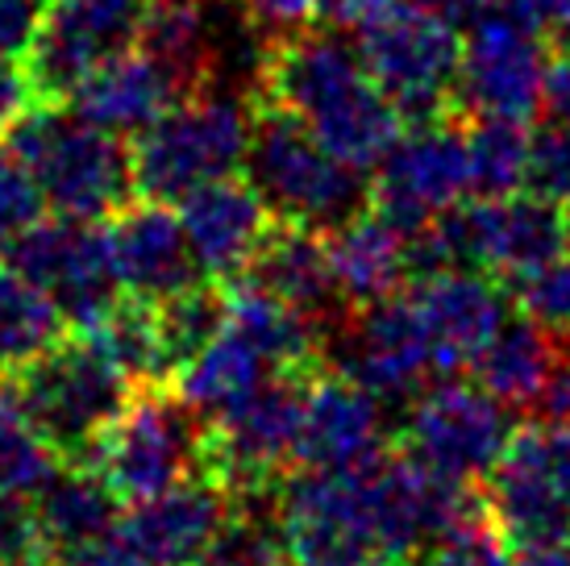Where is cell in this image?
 Returning a JSON list of instances; mask_svg holds the SVG:
<instances>
[{
    "mask_svg": "<svg viewBox=\"0 0 570 566\" xmlns=\"http://www.w3.org/2000/svg\"><path fill=\"white\" fill-rule=\"evenodd\" d=\"M275 513L292 566H375L387 563L375 525L366 467L317 471L301 467L275 484Z\"/></svg>",
    "mask_w": 570,
    "mask_h": 566,
    "instance_id": "obj_7",
    "label": "cell"
},
{
    "mask_svg": "<svg viewBox=\"0 0 570 566\" xmlns=\"http://www.w3.org/2000/svg\"><path fill=\"white\" fill-rule=\"evenodd\" d=\"M184 92V84L142 47H129L112 55L83 79L76 96L67 100V109L88 117L92 126L134 138L146 126H155L163 113L171 109Z\"/></svg>",
    "mask_w": 570,
    "mask_h": 566,
    "instance_id": "obj_22",
    "label": "cell"
},
{
    "mask_svg": "<svg viewBox=\"0 0 570 566\" xmlns=\"http://www.w3.org/2000/svg\"><path fill=\"white\" fill-rule=\"evenodd\" d=\"M409 292L425 321L433 362H438L442 379L471 371L475 354L508 321V300L500 292V280L488 271L442 267L429 275H412Z\"/></svg>",
    "mask_w": 570,
    "mask_h": 566,
    "instance_id": "obj_16",
    "label": "cell"
},
{
    "mask_svg": "<svg viewBox=\"0 0 570 566\" xmlns=\"http://www.w3.org/2000/svg\"><path fill=\"white\" fill-rule=\"evenodd\" d=\"M246 179L267 201L275 221H296L321 234L371 208L366 172L330 155L317 134L267 96H250V146H246Z\"/></svg>",
    "mask_w": 570,
    "mask_h": 566,
    "instance_id": "obj_2",
    "label": "cell"
},
{
    "mask_svg": "<svg viewBox=\"0 0 570 566\" xmlns=\"http://www.w3.org/2000/svg\"><path fill=\"white\" fill-rule=\"evenodd\" d=\"M250 146V100L217 92L213 84L179 96L155 126L134 134V192L138 201L179 205L188 192L238 175Z\"/></svg>",
    "mask_w": 570,
    "mask_h": 566,
    "instance_id": "obj_5",
    "label": "cell"
},
{
    "mask_svg": "<svg viewBox=\"0 0 570 566\" xmlns=\"http://www.w3.org/2000/svg\"><path fill=\"white\" fill-rule=\"evenodd\" d=\"M541 117L570 129V50H554V55H550L546 96H541Z\"/></svg>",
    "mask_w": 570,
    "mask_h": 566,
    "instance_id": "obj_42",
    "label": "cell"
},
{
    "mask_svg": "<svg viewBox=\"0 0 570 566\" xmlns=\"http://www.w3.org/2000/svg\"><path fill=\"white\" fill-rule=\"evenodd\" d=\"M317 4L321 0H238V9L246 13L254 30L271 33H287V30H304L308 21H317Z\"/></svg>",
    "mask_w": 570,
    "mask_h": 566,
    "instance_id": "obj_38",
    "label": "cell"
},
{
    "mask_svg": "<svg viewBox=\"0 0 570 566\" xmlns=\"http://www.w3.org/2000/svg\"><path fill=\"white\" fill-rule=\"evenodd\" d=\"M387 450V404L342 371L313 375L304 404L296 467L354 471Z\"/></svg>",
    "mask_w": 570,
    "mask_h": 566,
    "instance_id": "obj_19",
    "label": "cell"
},
{
    "mask_svg": "<svg viewBox=\"0 0 570 566\" xmlns=\"http://www.w3.org/2000/svg\"><path fill=\"white\" fill-rule=\"evenodd\" d=\"M358 38L366 71L412 121L454 113V79H459L462 38L459 30L429 13L416 0H396L380 21H371Z\"/></svg>",
    "mask_w": 570,
    "mask_h": 566,
    "instance_id": "obj_10",
    "label": "cell"
},
{
    "mask_svg": "<svg viewBox=\"0 0 570 566\" xmlns=\"http://www.w3.org/2000/svg\"><path fill=\"white\" fill-rule=\"evenodd\" d=\"M517 433L512 409L479 379H438L404 409V450L454 484H483Z\"/></svg>",
    "mask_w": 570,
    "mask_h": 566,
    "instance_id": "obj_9",
    "label": "cell"
},
{
    "mask_svg": "<svg viewBox=\"0 0 570 566\" xmlns=\"http://www.w3.org/2000/svg\"><path fill=\"white\" fill-rule=\"evenodd\" d=\"M242 280L263 283L267 292L284 296L292 309L313 316L325 330V342L354 313L346 296H342V287H337V275H333L330 234L296 225V221H275L271 225L267 242L258 246L250 271Z\"/></svg>",
    "mask_w": 570,
    "mask_h": 566,
    "instance_id": "obj_21",
    "label": "cell"
},
{
    "mask_svg": "<svg viewBox=\"0 0 570 566\" xmlns=\"http://www.w3.org/2000/svg\"><path fill=\"white\" fill-rule=\"evenodd\" d=\"M225 325L242 333L275 371H321L325 330L254 280L225 283Z\"/></svg>",
    "mask_w": 570,
    "mask_h": 566,
    "instance_id": "obj_24",
    "label": "cell"
},
{
    "mask_svg": "<svg viewBox=\"0 0 570 566\" xmlns=\"http://www.w3.org/2000/svg\"><path fill=\"white\" fill-rule=\"evenodd\" d=\"M112 263L126 296L138 300H171L184 287L200 283V263L191 254L188 230L179 208L163 201H129L109 225Z\"/></svg>",
    "mask_w": 570,
    "mask_h": 566,
    "instance_id": "obj_20",
    "label": "cell"
},
{
    "mask_svg": "<svg viewBox=\"0 0 570 566\" xmlns=\"http://www.w3.org/2000/svg\"><path fill=\"white\" fill-rule=\"evenodd\" d=\"M570 359V347L562 338L538 325L533 316H512L500 330L488 338V347L479 350L471 362V375L488 388L491 396H500L508 409H541L550 404V396L558 388V375Z\"/></svg>",
    "mask_w": 570,
    "mask_h": 566,
    "instance_id": "obj_23",
    "label": "cell"
},
{
    "mask_svg": "<svg viewBox=\"0 0 570 566\" xmlns=\"http://www.w3.org/2000/svg\"><path fill=\"white\" fill-rule=\"evenodd\" d=\"M42 21V0H0V55L26 59Z\"/></svg>",
    "mask_w": 570,
    "mask_h": 566,
    "instance_id": "obj_39",
    "label": "cell"
},
{
    "mask_svg": "<svg viewBox=\"0 0 570 566\" xmlns=\"http://www.w3.org/2000/svg\"><path fill=\"white\" fill-rule=\"evenodd\" d=\"M512 566H570V534L546 537V541H533V546H517Z\"/></svg>",
    "mask_w": 570,
    "mask_h": 566,
    "instance_id": "obj_44",
    "label": "cell"
},
{
    "mask_svg": "<svg viewBox=\"0 0 570 566\" xmlns=\"http://www.w3.org/2000/svg\"><path fill=\"white\" fill-rule=\"evenodd\" d=\"M205 441L208 421L200 412L167 388H138L83 467L100 475L121 504H138L200 479Z\"/></svg>",
    "mask_w": 570,
    "mask_h": 566,
    "instance_id": "obj_6",
    "label": "cell"
},
{
    "mask_svg": "<svg viewBox=\"0 0 570 566\" xmlns=\"http://www.w3.org/2000/svg\"><path fill=\"white\" fill-rule=\"evenodd\" d=\"M416 4H425L429 13H438L442 21H450L454 30H471L475 21L491 17L495 9H504L508 0H416Z\"/></svg>",
    "mask_w": 570,
    "mask_h": 566,
    "instance_id": "obj_43",
    "label": "cell"
},
{
    "mask_svg": "<svg viewBox=\"0 0 570 566\" xmlns=\"http://www.w3.org/2000/svg\"><path fill=\"white\" fill-rule=\"evenodd\" d=\"M524 192H538L546 201H570V129L558 121H546L533 129V150H529V179Z\"/></svg>",
    "mask_w": 570,
    "mask_h": 566,
    "instance_id": "obj_36",
    "label": "cell"
},
{
    "mask_svg": "<svg viewBox=\"0 0 570 566\" xmlns=\"http://www.w3.org/2000/svg\"><path fill=\"white\" fill-rule=\"evenodd\" d=\"M155 0H42L26 71L42 105H67L96 67L138 47Z\"/></svg>",
    "mask_w": 570,
    "mask_h": 566,
    "instance_id": "obj_14",
    "label": "cell"
},
{
    "mask_svg": "<svg viewBox=\"0 0 570 566\" xmlns=\"http://www.w3.org/2000/svg\"><path fill=\"white\" fill-rule=\"evenodd\" d=\"M546 417L570 424V359H567V367H562V375H558V388H554V396H550V404H546Z\"/></svg>",
    "mask_w": 570,
    "mask_h": 566,
    "instance_id": "obj_45",
    "label": "cell"
},
{
    "mask_svg": "<svg viewBox=\"0 0 570 566\" xmlns=\"http://www.w3.org/2000/svg\"><path fill=\"white\" fill-rule=\"evenodd\" d=\"M412 566H512V541L491 520L488 504H483V513H475L438 546L421 550Z\"/></svg>",
    "mask_w": 570,
    "mask_h": 566,
    "instance_id": "obj_32",
    "label": "cell"
},
{
    "mask_svg": "<svg viewBox=\"0 0 570 566\" xmlns=\"http://www.w3.org/2000/svg\"><path fill=\"white\" fill-rule=\"evenodd\" d=\"M466 196H471V146H466V117L459 113L412 121L383 155L371 184V208H380L409 237L421 234L445 208L462 205Z\"/></svg>",
    "mask_w": 570,
    "mask_h": 566,
    "instance_id": "obj_11",
    "label": "cell"
},
{
    "mask_svg": "<svg viewBox=\"0 0 570 566\" xmlns=\"http://www.w3.org/2000/svg\"><path fill=\"white\" fill-rule=\"evenodd\" d=\"M471 146V196H512L524 192L533 129L521 117H466Z\"/></svg>",
    "mask_w": 570,
    "mask_h": 566,
    "instance_id": "obj_30",
    "label": "cell"
},
{
    "mask_svg": "<svg viewBox=\"0 0 570 566\" xmlns=\"http://www.w3.org/2000/svg\"><path fill=\"white\" fill-rule=\"evenodd\" d=\"M508 287L524 316H533L538 325H546L570 347V251L541 263L538 271H529L524 280L508 283Z\"/></svg>",
    "mask_w": 570,
    "mask_h": 566,
    "instance_id": "obj_33",
    "label": "cell"
},
{
    "mask_svg": "<svg viewBox=\"0 0 570 566\" xmlns=\"http://www.w3.org/2000/svg\"><path fill=\"white\" fill-rule=\"evenodd\" d=\"M42 213H47V196L30 175V167L21 163V155L4 142L0 146V254L26 230H33Z\"/></svg>",
    "mask_w": 570,
    "mask_h": 566,
    "instance_id": "obj_34",
    "label": "cell"
},
{
    "mask_svg": "<svg viewBox=\"0 0 570 566\" xmlns=\"http://www.w3.org/2000/svg\"><path fill=\"white\" fill-rule=\"evenodd\" d=\"M333 275L350 309H363L392 296L412 275L409 234L383 217L380 208H363L358 217L337 225L330 234Z\"/></svg>",
    "mask_w": 570,
    "mask_h": 566,
    "instance_id": "obj_25",
    "label": "cell"
},
{
    "mask_svg": "<svg viewBox=\"0 0 570 566\" xmlns=\"http://www.w3.org/2000/svg\"><path fill=\"white\" fill-rule=\"evenodd\" d=\"M63 458L47 446V438L26 421L17 400L0 383V491L9 496H38L47 488Z\"/></svg>",
    "mask_w": 570,
    "mask_h": 566,
    "instance_id": "obj_31",
    "label": "cell"
},
{
    "mask_svg": "<svg viewBox=\"0 0 570 566\" xmlns=\"http://www.w3.org/2000/svg\"><path fill=\"white\" fill-rule=\"evenodd\" d=\"M508 4L529 26H538L554 50H570V0H508Z\"/></svg>",
    "mask_w": 570,
    "mask_h": 566,
    "instance_id": "obj_41",
    "label": "cell"
},
{
    "mask_svg": "<svg viewBox=\"0 0 570 566\" xmlns=\"http://www.w3.org/2000/svg\"><path fill=\"white\" fill-rule=\"evenodd\" d=\"M396 0H321L317 21L342 33H363L371 21H380Z\"/></svg>",
    "mask_w": 570,
    "mask_h": 566,
    "instance_id": "obj_40",
    "label": "cell"
},
{
    "mask_svg": "<svg viewBox=\"0 0 570 566\" xmlns=\"http://www.w3.org/2000/svg\"><path fill=\"white\" fill-rule=\"evenodd\" d=\"M254 92L301 117L354 172H375L409 129L400 105L366 71L358 42H346V33L330 26L271 33L258 55Z\"/></svg>",
    "mask_w": 570,
    "mask_h": 566,
    "instance_id": "obj_1",
    "label": "cell"
},
{
    "mask_svg": "<svg viewBox=\"0 0 570 566\" xmlns=\"http://www.w3.org/2000/svg\"><path fill=\"white\" fill-rule=\"evenodd\" d=\"M550 71V38L512 4L475 21L462 38L454 113L459 117H541Z\"/></svg>",
    "mask_w": 570,
    "mask_h": 566,
    "instance_id": "obj_12",
    "label": "cell"
},
{
    "mask_svg": "<svg viewBox=\"0 0 570 566\" xmlns=\"http://www.w3.org/2000/svg\"><path fill=\"white\" fill-rule=\"evenodd\" d=\"M313 375L317 371H275L242 404L222 412L217 421H208V479H217L234 496L275 488L296 467L304 404H308Z\"/></svg>",
    "mask_w": 570,
    "mask_h": 566,
    "instance_id": "obj_8",
    "label": "cell"
},
{
    "mask_svg": "<svg viewBox=\"0 0 570 566\" xmlns=\"http://www.w3.org/2000/svg\"><path fill=\"white\" fill-rule=\"evenodd\" d=\"M562 225H567V251H570V201H562Z\"/></svg>",
    "mask_w": 570,
    "mask_h": 566,
    "instance_id": "obj_46",
    "label": "cell"
},
{
    "mask_svg": "<svg viewBox=\"0 0 570 566\" xmlns=\"http://www.w3.org/2000/svg\"><path fill=\"white\" fill-rule=\"evenodd\" d=\"M0 566H50V546L33 496L0 491Z\"/></svg>",
    "mask_w": 570,
    "mask_h": 566,
    "instance_id": "obj_35",
    "label": "cell"
},
{
    "mask_svg": "<svg viewBox=\"0 0 570 566\" xmlns=\"http://www.w3.org/2000/svg\"><path fill=\"white\" fill-rule=\"evenodd\" d=\"M67 338V316L55 300L0 258V375L38 359Z\"/></svg>",
    "mask_w": 570,
    "mask_h": 566,
    "instance_id": "obj_28",
    "label": "cell"
},
{
    "mask_svg": "<svg viewBox=\"0 0 570 566\" xmlns=\"http://www.w3.org/2000/svg\"><path fill=\"white\" fill-rule=\"evenodd\" d=\"M229 513L234 491L200 475L163 496L126 504L117 529L146 566H200Z\"/></svg>",
    "mask_w": 570,
    "mask_h": 566,
    "instance_id": "obj_17",
    "label": "cell"
},
{
    "mask_svg": "<svg viewBox=\"0 0 570 566\" xmlns=\"http://www.w3.org/2000/svg\"><path fill=\"white\" fill-rule=\"evenodd\" d=\"M138 47L150 50L184 84V92H196V88L213 84L205 0H155L150 13H146Z\"/></svg>",
    "mask_w": 570,
    "mask_h": 566,
    "instance_id": "obj_29",
    "label": "cell"
},
{
    "mask_svg": "<svg viewBox=\"0 0 570 566\" xmlns=\"http://www.w3.org/2000/svg\"><path fill=\"white\" fill-rule=\"evenodd\" d=\"M483 500L512 550L570 534V424L546 417L517 429L483 479Z\"/></svg>",
    "mask_w": 570,
    "mask_h": 566,
    "instance_id": "obj_13",
    "label": "cell"
},
{
    "mask_svg": "<svg viewBox=\"0 0 570 566\" xmlns=\"http://www.w3.org/2000/svg\"><path fill=\"white\" fill-rule=\"evenodd\" d=\"M4 258L63 309L71 330L96 325L126 296V287L117 280V263H112L109 230H100L96 221L42 217L33 230L17 237Z\"/></svg>",
    "mask_w": 570,
    "mask_h": 566,
    "instance_id": "obj_15",
    "label": "cell"
},
{
    "mask_svg": "<svg viewBox=\"0 0 570 566\" xmlns=\"http://www.w3.org/2000/svg\"><path fill=\"white\" fill-rule=\"evenodd\" d=\"M38 105H42V100L33 92L26 59H4V55H0V138H9Z\"/></svg>",
    "mask_w": 570,
    "mask_h": 566,
    "instance_id": "obj_37",
    "label": "cell"
},
{
    "mask_svg": "<svg viewBox=\"0 0 570 566\" xmlns=\"http://www.w3.org/2000/svg\"><path fill=\"white\" fill-rule=\"evenodd\" d=\"M175 208L188 230L200 275L213 283L242 280L275 225V213L258 196V188L238 175H225V179L188 192Z\"/></svg>",
    "mask_w": 570,
    "mask_h": 566,
    "instance_id": "obj_18",
    "label": "cell"
},
{
    "mask_svg": "<svg viewBox=\"0 0 570 566\" xmlns=\"http://www.w3.org/2000/svg\"><path fill=\"white\" fill-rule=\"evenodd\" d=\"M0 383L50 450L76 467L88 462L96 441L109 433V424L138 392L126 371L80 330L59 347L42 350L38 359L13 367L9 375H0Z\"/></svg>",
    "mask_w": 570,
    "mask_h": 566,
    "instance_id": "obj_3",
    "label": "cell"
},
{
    "mask_svg": "<svg viewBox=\"0 0 570 566\" xmlns=\"http://www.w3.org/2000/svg\"><path fill=\"white\" fill-rule=\"evenodd\" d=\"M9 146L30 167L55 217L105 221L138 201L126 138L92 126L67 105H38L9 134Z\"/></svg>",
    "mask_w": 570,
    "mask_h": 566,
    "instance_id": "obj_4",
    "label": "cell"
},
{
    "mask_svg": "<svg viewBox=\"0 0 570 566\" xmlns=\"http://www.w3.org/2000/svg\"><path fill=\"white\" fill-rule=\"evenodd\" d=\"M271 375H275V367L242 333H234L225 325L213 342H205V347L175 371L171 388L191 412H200L205 421H217L222 412L242 404Z\"/></svg>",
    "mask_w": 570,
    "mask_h": 566,
    "instance_id": "obj_26",
    "label": "cell"
},
{
    "mask_svg": "<svg viewBox=\"0 0 570 566\" xmlns=\"http://www.w3.org/2000/svg\"><path fill=\"white\" fill-rule=\"evenodd\" d=\"M42 534H47L50 558H59L67 550H80L96 537H105L117 529V520L126 513V504L109 491V484L88 467L67 462L55 471L47 488L33 496Z\"/></svg>",
    "mask_w": 570,
    "mask_h": 566,
    "instance_id": "obj_27",
    "label": "cell"
}]
</instances>
